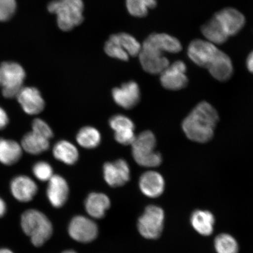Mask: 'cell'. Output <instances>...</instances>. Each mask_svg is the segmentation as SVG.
Masks as SVG:
<instances>
[{
	"mask_svg": "<svg viewBox=\"0 0 253 253\" xmlns=\"http://www.w3.org/2000/svg\"><path fill=\"white\" fill-rule=\"evenodd\" d=\"M0 253H14L13 252L9 251V249H0Z\"/></svg>",
	"mask_w": 253,
	"mask_h": 253,
	"instance_id": "cell-37",
	"label": "cell"
},
{
	"mask_svg": "<svg viewBox=\"0 0 253 253\" xmlns=\"http://www.w3.org/2000/svg\"><path fill=\"white\" fill-rule=\"evenodd\" d=\"M220 52L214 44L199 39L192 41L188 48L190 59L196 65L205 68L211 64Z\"/></svg>",
	"mask_w": 253,
	"mask_h": 253,
	"instance_id": "cell-10",
	"label": "cell"
},
{
	"mask_svg": "<svg viewBox=\"0 0 253 253\" xmlns=\"http://www.w3.org/2000/svg\"><path fill=\"white\" fill-rule=\"evenodd\" d=\"M15 0H0V21L9 20L16 9Z\"/></svg>",
	"mask_w": 253,
	"mask_h": 253,
	"instance_id": "cell-32",
	"label": "cell"
},
{
	"mask_svg": "<svg viewBox=\"0 0 253 253\" xmlns=\"http://www.w3.org/2000/svg\"><path fill=\"white\" fill-rule=\"evenodd\" d=\"M112 205L110 198L102 192H91L84 201L87 216L94 220L103 219Z\"/></svg>",
	"mask_w": 253,
	"mask_h": 253,
	"instance_id": "cell-17",
	"label": "cell"
},
{
	"mask_svg": "<svg viewBox=\"0 0 253 253\" xmlns=\"http://www.w3.org/2000/svg\"><path fill=\"white\" fill-rule=\"evenodd\" d=\"M10 187L14 197L22 202L31 201L36 195L39 189L36 182L25 175L15 177L11 182Z\"/></svg>",
	"mask_w": 253,
	"mask_h": 253,
	"instance_id": "cell-19",
	"label": "cell"
},
{
	"mask_svg": "<svg viewBox=\"0 0 253 253\" xmlns=\"http://www.w3.org/2000/svg\"><path fill=\"white\" fill-rule=\"evenodd\" d=\"M135 137L134 129H126V130L115 132V140L120 144L131 145L133 143Z\"/></svg>",
	"mask_w": 253,
	"mask_h": 253,
	"instance_id": "cell-33",
	"label": "cell"
},
{
	"mask_svg": "<svg viewBox=\"0 0 253 253\" xmlns=\"http://www.w3.org/2000/svg\"><path fill=\"white\" fill-rule=\"evenodd\" d=\"M140 87L137 83L130 81L116 87L112 90L114 101L120 107L125 109L133 108L140 100Z\"/></svg>",
	"mask_w": 253,
	"mask_h": 253,
	"instance_id": "cell-14",
	"label": "cell"
},
{
	"mask_svg": "<svg viewBox=\"0 0 253 253\" xmlns=\"http://www.w3.org/2000/svg\"><path fill=\"white\" fill-rule=\"evenodd\" d=\"M6 206L4 202L0 198V217H2L5 213Z\"/></svg>",
	"mask_w": 253,
	"mask_h": 253,
	"instance_id": "cell-36",
	"label": "cell"
},
{
	"mask_svg": "<svg viewBox=\"0 0 253 253\" xmlns=\"http://www.w3.org/2000/svg\"><path fill=\"white\" fill-rule=\"evenodd\" d=\"M218 121L219 115L216 110L210 103L202 102L183 120L182 127L190 140L205 143L213 137Z\"/></svg>",
	"mask_w": 253,
	"mask_h": 253,
	"instance_id": "cell-2",
	"label": "cell"
},
{
	"mask_svg": "<svg viewBox=\"0 0 253 253\" xmlns=\"http://www.w3.org/2000/svg\"><path fill=\"white\" fill-rule=\"evenodd\" d=\"M103 177L104 181L111 187H120L130 179V168L123 159L116 160L113 163H107L103 166Z\"/></svg>",
	"mask_w": 253,
	"mask_h": 253,
	"instance_id": "cell-12",
	"label": "cell"
},
{
	"mask_svg": "<svg viewBox=\"0 0 253 253\" xmlns=\"http://www.w3.org/2000/svg\"><path fill=\"white\" fill-rule=\"evenodd\" d=\"M157 0H126V6L129 13L135 17H144L148 9L156 7Z\"/></svg>",
	"mask_w": 253,
	"mask_h": 253,
	"instance_id": "cell-27",
	"label": "cell"
},
{
	"mask_svg": "<svg viewBox=\"0 0 253 253\" xmlns=\"http://www.w3.org/2000/svg\"><path fill=\"white\" fill-rule=\"evenodd\" d=\"M186 66L182 61H176L169 64L161 73L160 82L166 89L179 90L187 86L188 79L186 75Z\"/></svg>",
	"mask_w": 253,
	"mask_h": 253,
	"instance_id": "cell-11",
	"label": "cell"
},
{
	"mask_svg": "<svg viewBox=\"0 0 253 253\" xmlns=\"http://www.w3.org/2000/svg\"><path fill=\"white\" fill-rule=\"evenodd\" d=\"M25 72L17 63L2 62L0 64V87L6 99H13L23 87Z\"/></svg>",
	"mask_w": 253,
	"mask_h": 253,
	"instance_id": "cell-7",
	"label": "cell"
},
{
	"mask_svg": "<svg viewBox=\"0 0 253 253\" xmlns=\"http://www.w3.org/2000/svg\"><path fill=\"white\" fill-rule=\"evenodd\" d=\"M32 131L49 140L53 136L51 128L47 123L41 119H36L34 120L32 123Z\"/></svg>",
	"mask_w": 253,
	"mask_h": 253,
	"instance_id": "cell-31",
	"label": "cell"
},
{
	"mask_svg": "<svg viewBox=\"0 0 253 253\" xmlns=\"http://www.w3.org/2000/svg\"><path fill=\"white\" fill-rule=\"evenodd\" d=\"M21 227L36 247L43 246L53 235L51 221L45 214L38 210L25 211L21 216Z\"/></svg>",
	"mask_w": 253,
	"mask_h": 253,
	"instance_id": "cell-4",
	"label": "cell"
},
{
	"mask_svg": "<svg viewBox=\"0 0 253 253\" xmlns=\"http://www.w3.org/2000/svg\"><path fill=\"white\" fill-rule=\"evenodd\" d=\"M246 66L249 72L253 74V51L249 55L246 60Z\"/></svg>",
	"mask_w": 253,
	"mask_h": 253,
	"instance_id": "cell-35",
	"label": "cell"
},
{
	"mask_svg": "<svg viewBox=\"0 0 253 253\" xmlns=\"http://www.w3.org/2000/svg\"><path fill=\"white\" fill-rule=\"evenodd\" d=\"M182 46L175 37L165 33H154L141 44L139 60L144 71L152 75L161 74L170 64L164 52L181 51Z\"/></svg>",
	"mask_w": 253,
	"mask_h": 253,
	"instance_id": "cell-1",
	"label": "cell"
},
{
	"mask_svg": "<svg viewBox=\"0 0 253 253\" xmlns=\"http://www.w3.org/2000/svg\"><path fill=\"white\" fill-rule=\"evenodd\" d=\"M61 253H78L77 252L74 251V250H66V251L62 252Z\"/></svg>",
	"mask_w": 253,
	"mask_h": 253,
	"instance_id": "cell-38",
	"label": "cell"
},
{
	"mask_svg": "<svg viewBox=\"0 0 253 253\" xmlns=\"http://www.w3.org/2000/svg\"><path fill=\"white\" fill-rule=\"evenodd\" d=\"M214 246L217 253H238V243L232 236L222 233L214 239Z\"/></svg>",
	"mask_w": 253,
	"mask_h": 253,
	"instance_id": "cell-28",
	"label": "cell"
},
{
	"mask_svg": "<svg viewBox=\"0 0 253 253\" xmlns=\"http://www.w3.org/2000/svg\"><path fill=\"white\" fill-rule=\"evenodd\" d=\"M191 225L201 235L208 236L212 234L215 219L214 215L208 211L197 210L191 216Z\"/></svg>",
	"mask_w": 253,
	"mask_h": 253,
	"instance_id": "cell-23",
	"label": "cell"
},
{
	"mask_svg": "<svg viewBox=\"0 0 253 253\" xmlns=\"http://www.w3.org/2000/svg\"><path fill=\"white\" fill-rule=\"evenodd\" d=\"M9 123V118L7 112L0 106V130L4 129Z\"/></svg>",
	"mask_w": 253,
	"mask_h": 253,
	"instance_id": "cell-34",
	"label": "cell"
},
{
	"mask_svg": "<svg viewBox=\"0 0 253 253\" xmlns=\"http://www.w3.org/2000/svg\"><path fill=\"white\" fill-rule=\"evenodd\" d=\"M165 213L156 205H148L138 218L137 227L140 235L145 239L156 240L163 232Z\"/></svg>",
	"mask_w": 253,
	"mask_h": 253,
	"instance_id": "cell-8",
	"label": "cell"
},
{
	"mask_svg": "<svg viewBox=\"0 0 253 253\" xmlns=\"http://www.w3.org/2000/svg\"><path fill=\"white\" fill-rule=\"evenodd\" d=\"M68 233L74 241L86 244L97 239L99 230L96 221L91 217L77 215L69 221Z\"/></svg>",
	"mask_w": 253,
	"mask_h": 253,
	"instance_id": "cell-9",
	"label": "cell"
},
{
	"mask_svg": "<svg viewBox=\"0 0 253 253\" xmlns=\"http://www.w3.org/2000/svg\"><path fill=\"white\" fill-rule=\"evenodd\" d=\"M214 15L220 21L229 37L238 34L246 23L245 16L235 8H224Z\"/></svg>",
	"mask_w": 253,
	"mask_h": 253,
	"instance_id": "cell-18",
	"label": "cell"
},
{
	"mask_svg": "<svg viewBox=\"0 0 253 253\" xmlns=\"http://www.w3.org/2000/svg\"><path fill=\"white\" fill-rule=\"evenodd\" d=\"M16 98L24 112L28 115H39L45 108V101L36 87H22Z\"/></svg>",
	"mask_w": 253,
	"mask_h": 253,
	"instance_id": "cell-13",
	"label": "cell"
},
{
	"mask_svg": "<svg viewBox=\"0 0 253 253\" xmlns=\"http://www.w3.org/2000/svg\"><path fill=\"white\" fill-rule=\"evenodd\" d=\"M21 144L14 140L0 138V163L12 166L17 163L23 156Z\"/></svg>",
	"mask_w": 253,
	"mask_h": 253,
	"instance_id": "cell-21",
	"label": "cell"
},
{
	"mask_svg": "<svg viewBox=\"0 0 253 253\" xmlns=\"http://www.w3.org/2000/svg\"><path fill=\"white\" fill-rule=\"evenodd\" d=\"M141 44L127 33H121L111 36L104 45V51L112 58L127 61L129 57L138 56Z\"/></svg>",
	"mask_w": 253,
	"mask_h": 253,
	"instance_id": "cell-6",
	"label": "cell"
},
{
	"mask_svg": "<svg viewBox=\"0 0 253 253\" xmlns=\"http://www.w3.org/2000/svg\"><path fill=\"white\" fill-rule=\"evenodd\" d=\"M207 69L215 79L220 82L229 80L233 74L232 60L226 53L221 50Z\"/></svg>",
	"mask_w": 253,
	"mask_h": 253,
	"instance_id": "cell-20",
	"label": "cell"
},
{
	"mask_svg": "<svg viewBox=\"0 0 253 253\" xmlns=\"http://www.w3.org/2000/svg\"><path fill=\"white\" fill-rule=\"evenodd\" d=\"M33 172L36 178L42 182H48L54 175L52 166L45 161H39L35 164Z\"/></svg>",
	"mask_w": 253,
	"mask_h": 253,
	"instance_id": "cell-29",
	"label": "cell"
},
{
	"mask_svg": "<svg viewBox=\"0 0 253 253\" xmlns=\"http://www.w3.org/2000/svg\"><path fill=\"white\" fill-rule=\"evenodd\" d=\"M76 139L82 147L86 149H93L99 146L102 141V136L96 128L86 126L79 131Z\"/></svg>",
	"mask_w": 253,
	"mask_h": 253,
	"instance_id": "cell-26",
	"label": "cell"
},
{
	"mask_svg": "<svg viewBox=\"0 0 253 253\" xmlns=\"http://www.w3.org/2000/svg\"><path fill=\"white\" fill-rule=\"evenodd\" d=\"M156 136L151 131H144L136 135L131 145L132 155L139 166L154 168L161 165L163 158L159 152L156 151Z\"/></svg>",
	"mask_w": 253,
	"mask_h": 253,
	"instance_id": "cell-5",
	"label": "cell"
},
{
	"mask_svg": "<svg viewBox=\"0 0 253 253\" xmlns=\"http://www.w3.org/2000/svg\"><path fill=\"white\" fill-rule=\"evenodd\" d=\"M201 31L207 41L214 45L225 43L230 37L214 15L202 27Z\"/></svg>",
	"mask_w": 253,
	"mask_h": 253,
	"instance_id": "cell-22",
	"label": "cell"
},
{
	"mask_svg": "<svg viewBox=\"0 0 253 253\" xmlns=\"http://www.w3.org/2000/svg\"><path fill=\"white\" fill-rule=\"evenodd\" d=\"M109 125L115 132L129 129H135L133 122L128 117L122 115L113 116L109 120Z\"/></svg>",
	"mask_w": 253,
	"mask_h": 253,
	"instance_id": "cell-30",
	"label": "cell"
},
{
	"mask_svg": "<svg viewBox=\"0 0 253 253\" xmlns=\"http://www.w3.org/2000/svg\"><path fill=\"white\" fill-rule=\"evenodd\" d=\"M47 9L57 16V23L63 31L72 30L84 20L82 0H53L47 5Z\"/></svg>",
	"mask_w": 253,
	"mask_h": 253,
	"instance_id": "cell-3",
	"label": "cell"
},
{
	"mask_svg": "<svg viewBox=\"0 0 253 253\" xmlns=\"http://www.w3.org/2000/svg\"><path fill=\"white\" fill-rule=\"evenodd\" d=\"M69 186L66 180L61 175H53L48 181L46 189L47 199L55 208L64 207L69 197Z\"/></svg>",
	"mask_w": 253,
	"mask_h": 253,
	"instance_id": "cell-15",
	"label": "cell"
},
{
	"mask_svg": "<svg viewBox=\"0 0 253 253\" xmlns=\"http://www.w3.org/2000/svg\"><path fill=\"white\" fill-rule=\"evenodd\" d=\"M165 184L163 176L154 170H148L142 173L138 181L142 194L150 198L160 197L165 189Z\"/></svg>",
	"mask_w": 253,
	"mask_h": 253,
	"instance_id": "cell-16",
	"label": "cell"
},
{
	"mask_svg": "<svg viewBox=\"0 0 253 253\" xmlns=\"http://www.w3.org/2000/svg\"><path fill=\"white\" fill-rule=\"evenodd\" d=\"M53 155L57 160L69 166L77 163L79 157L77 147L66 140L56 142L53 148Z\"/></svg>",
	"mask_w": 253,
	"mask_h": 253,
	"instance_id": "cell-25",
	"label": "cell"
},
{
	"mask_svg": "<svg viewBox=\"0 0 253 253\" xmlns=\"http://www.w3.org/2000/svg\"><path fill=\"white\" fill-rule=\"evenodd\" d=\"M21 145L23 150L31 155H39L48 150L49 140L31 131L24 135Z\"/></svg>",
	"mask_w": 253,
	"mask_h": 253,
	"instance_id": "cell-24",
	"label": "cell"
}]
</instances>
